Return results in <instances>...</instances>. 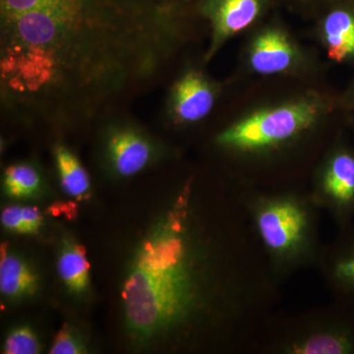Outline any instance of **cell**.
<instances>
[{"label":"cell","mask_w":354,"mask_h":354,"mask_svg":"<svg viewBox=\"0 0 354 354\" xmlns=\"http://www.w3.org/2000/svg\"><path fill=\"white\" fill-rule=\"evenodd\" d=\"M185 206L167 209L133 253L121 290L133 342H162L188 327L209 298L207 254Z\"/></svg>","instance_id":"1"},{"label":"cell","mask_w":354,"mask_h":354,"mask_svg":"<svg viewBox=\"0 0 354 354\" xmlns=\"http://www.w3.org/2000/svg\"><path fill=\"white\" fill-rule=\"evenodd\" d=\"M320 113V104L311 99L263 109L221 133L218 143L239 150L277 145L308 129Z\"/></svg>","instance_id":"2"},{"label":"cell","mask_w":354,"mask_h":354,"mask_svg":"<svg viewBox=\"0 0 354 354\" xmlns=\"http://www.w3.org/2000/svg\"><path fill=\"white\" fill-rule=\"evenodd\" d=\"M271 0H199L198 9L213 30L209 58L230 37L250 27L265 12Z\"/></svg>","instance_id":"3"},{"label":"cell","mask_w":354,"mask_h":354,"mask_svg":"<svg viewBox=\"0 0 354 354\" xmlns=\"http://www.w3.org/2000/svg\"><path fill=\"white\" fill-rule=\"evenodd\" d=\"M306 228L304 209L290 201L271 203L258 215V230L266 245L286 252L301 241Z\"/></svg>","instance_id":"4"},{"label":"cell","mask_w":354,"mask_h":354,"mask_svg":"<svg viewBox=\"0 0 354 354\" xmlns=\"http://www.w3.org/2000/svg\"><path fill=\"white\" fill-rule=\"evenodd\" d=\"M155 148L143 133L130 127H114L106 138L109 167L121 177L139 174L152 162Z\"/></svg>","instance_id":"5"},{"label":"cell","mask_w":354,"mask_h":354,"mask_svg":"<svg viewBox=\"0 0 354 354\" xmlns=\"http://www.w3.org/2000/svg\"><path fill=\"white\" fill-rule=\"evenodd\" d=\"M215 97L209 81L199 72L191 71L172 90L171 113L180 122H196L211 113Z\"/></svg>","instance_id":"6"},{"label":"cell","mask_w":354,"mask_h":354,"mask_svg":"<svg viewBox=\"0 0 354 354\" xmlns=\"http://www.w3.org/2000/svg\"><path fill=\"white\" fill-rule=\"evenodd\" d=\"M295 58V48L290 39L276 28L261 32L251 46V67L264 75L285 71L290 68Z\"/></svg>","instance_id":"7"},{"label":"cell","mask_w":354,"mask_h":354,"mask_svg":"<svg viewBox=\"0 0 354 354\" xmlns=\"http://www.w3.org/2000/svg\"><path fill=\"white\" fill-rule=\"evenodd\" d=\"M328 55L342 62L354 55V4H335L323 20Z\"/></svg>","instance_id":"8"},{"label":"cell","mask_w":354,"mask_h":354,"mask_svg":"<svg viewBox=\"0 0 354 354\" xmlns=\"http://www.w3.org/2000/svg\"><path fill=\"white\" fill-rule=\"evenodd\" d=\"M2 246L0 257V291L10 300L32 297L39 288V277L29 263Z\"/></svg>","instance_id":"9"},{"label":"cell","mask_w":354,"mask_h":354,"mask_svg":"<svg viewBox=\"0 0 354 354\" xmlns=\"http://www.w3.org/2000/svg\"><path fill=\"white\" fill-rule=\"evenodd\" d=\"M60 279L71 292L84 295L90 286V264L85 248L72 239H65L57 260Z\"/></svg>","instance_id":"10"},{"label":"cell","mask_w":354,"mask_h":354,"mask_svg":"<svg viewBox=\"0 0 354 354\" xmlns=\"http://www.w3.org/2000/svg\"><path fill=\"white\" fill-rule=\"evenodd\" d=\"M60 183L69 196L82 199L90 190V178L80 160L66 147L58 145L55 150Z\"/></svg>","instance_id":"11"},{"label":"cell","mask_w":354,"mask_h":354,"mask_svg":"<svg viewBox=\"0 0 354 354\" xmlns=\"http://www.w3.org/2000/svg\"><path fill=\"white\" fill-rule=\"evenodd\" d=\"M326 192L335 201L346 203L354 198V158L349 153L335 156L324 179Z\"/></svg>","instance_id":"12"},{"label":"cell","mask_w":354,"mask_h":354,"mask_svg":"<svg viewBox=\"0 0 354 354\" xmlns=\"http://www.w3.org/2000/svg\"><path fill=\"white\" fill-rule=\"evenodd\" d=\"M3 185L8 196L32 197L41 189V176L31 165H12L4 171Z\"/></svg>","instance_id":"13"},{"label":"cell","mask_w":354,"mask_h":354,"mask_svg":"<svg viewBox=\"0 0 354 354\" xmlns=\"http://www.w3.org/2000/svg\"><path fill=\"white\" fill-rule=\"evenodd\" d=\"M1 223L16 234H35L43 225V216L37 207L12 205L2 211Z\"/></svg>","instance_id":"14"},{"label":"cell","mask_w":354,"mask_h":354,"mask_svg":"<svg viewBox=\"0 0 354 354\" xmlns=\"http://www.w3.org/2000/svg\"><path fill=\"white\" fill-rule=\"evenodd\" d=\"M351 342L341 335L319 334L293 344L290 353L297 354H342L351 351Z\"/></svg>","instance_id":"15"},{"label":"cell","mask_w":354,"mask_h":354,"mask_svg":"<svg viewBox=\"0 0 354 354\" xmlns=\"http://www.w3.org/2000/svg\"><path fill=\"white\" fill-rule=\"evenodd\" d=\"M41 351V344L34 330L29 327H19L11 330L4 344L6 354H36Z\"/></svg>","instance_id":"16"},{"label":"cell","mask_w":354,"mask_h":354,"mask_svg":"<svg viewBox=\"0 0 354 354\" xmlns=\"http://www.w3.org/2000/svg\"><path fill=\"white\" fill-rule=\"evenodd\" d=\"M87 353L85 344L71 328L66 326L55 335L51 346V354H82Z\"/></svg>","instance_id":"17"},{"label":"cell","mask_w":354,"mask_h":354,"mask_svg":"<svg viewBox=\"0 0 354 354\" xmlns=\"http://www.w3.org/2000/svg\"><path fill=\"white\" fill-rule=\"evenodd\" d=\"M337 274L344 279L354 281V258L344 261L337 266Z\"/></svg>","instance_id":"18"},{"label":"cell","mask_w":354,"mask_h":354,"mask_svg":"<svg viewBox=\"0 0 354 354\" xmlns=\"http://www.w3.org/2000/svg\"><path fill=\"white\" fill-rule=\"evenodd\" d=\"M164 1L169 2V3H171V4H176V6H177V3H178V2L188 1V0H164Z\"/></svg>","instance_id":"19"}]
</instances>
